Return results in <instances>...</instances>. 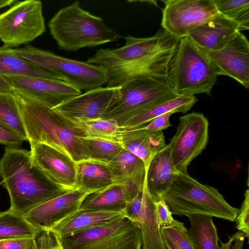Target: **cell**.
<instances>
[{
    "instance_id": "obj_1",
    "label": "cell",
    "mask_w": 249,
    "mask_h": 249,
    "mask_svg": "<svg viewBox=\"0 0 249 249\" xmlns=\"http://www.w3.org/2000/svg\"><path fill=\"white\" fill-rule=\"evenodd\" d=\"M0 184L8 191L11 210L21 214L70 191L54 184L33 161L30 151L5 147L0 160Z\"/></svg>"
},
{
    "instance_id": "obj_2",
    "label": "cell",
    "mask_w": 249,
    "mask_h": 249,
    "mask_svg": "<svg viewBox=\"0 0 249 249\" xmlns=\"http://www.w3.org/2000/svg\"><path fill=\"white\" fill-rule=\"evenodd\" d=\"M14 92L30 144H46L75 162L87 160L82 142L85 136L71 120L44 104Z\"/></svg>"
},
{
    "instance_id": "obj_3",
    "label": "cell",
    "mask_w": 249,
    "mask_h": 249,
    "mask_svg": "<svg viewBox=\"0 0 249 249\" xmlns=\"http://www.w3.org/2000/svg\"><path fill=\"white\" fill-rule=\"evenodd\" d=\"M48 26L59 49L69 52L113 42L119 37L101 18L82 8L78 1L59 10Z\"/></svg>"
},
{
    "instance_id": "obj_4",
    "label": "cell",
    "mask_w": 249,
    "mask_h": 249,
    "mask_svg": "<svg viewBox=\"0 0 249 249\" xmlns=\"http://www.w3.org/2000/svg\"><path fill=\"white\" fill-rule=\"evenodd\" d=\"M172 214H207L231 222L239 209L229 204L218 190L203 184L187 172H179L171 186L161 196Z\"/></svg>"
},
{
    "instance_id": "obj_5",
    "label": "cell",
    "mask_w": 249,
    "mask_h": 249,
    "mask_svg": "<svg viewBox=\"0 0 249 249\" xmlns=\"http://www.w3.org/2000/svg\"><path fill=\"white\" fill-rule=\"evenodd\" d=\"M218 76L207 51L188 36L179 38L169 70L170 78L178 94L211 95Z\"/></svg>"
},
{
    "instance_id": "obj_6",
    "label": "cell",
    "mask_w": 249,
    "mask_h": 249,
    "mask_svg": "<svg viewBox=\"0 0 249 249\" xmlns=\"http://www.w3.org/2000/svg\"><path fill=\"white\" fill-rule=\"evenodd\" d=\"M120 87L118 98L102 119L114 121L121 128L143 111L180 96L169 75L141 77Z\"/></svg>"
},
{
    "instance_id": "obj_7",
    "label": "cell",
    "mask_w": 249,
    "mask_h": 249,
    "mask_svg": "<svg viewBox=\"0 0 249 249\" xmlns=\"http://www.w3.org/2000/svg\"><path fill=\"white\" fill-rule=\"evenodd\" d=\"M13 50L20 57L81 90L88 91L107 83L106 70L87 61L63 57L29 44L22 48H13Z\"/></svg>"
},
{
    "instance_id": "obj_8",
    "label": "cell",
    "mask_w": 249,
    "mask_h": 249,
    "mask_svg": "<svg viewBox=\"0 0 249 249\" xmlns=\"http://www.w3.org/2000/svg\"><path fill=\"white\" fill-rule=\"evenodd\" d=\"M58 236L64 249H142L141 231L126 217L107 226Z\"/></svg>"
},
{
    "instance_id": "obj_9",
    "label": "cell",
    "mask_w": 249,
    "mask_h": 249,
    "mask_svg": "<svg viewBox=\"0 0 249 249\" xmlns=\"http://www.w3.org/2000/svg\"><path fill=\"white\" fill-rule=\"evenodd\" d=\"M46 31L42 3L18 1L0 14V40L13 48L28 44Z\"/></svg>"
},
{
    "instance_id": "obj_10",
    "label": "cell",
    "mask_w": 249,
    "mask_h": 249,
    "mask_svg": "<svg viewBox=\"0 0 249 249\" xmlns=\"http://www.w3.org/2000/svg\"><path fill=\"white\" fill-rule=\"evenodd\" d=\"M208 128V119L202 113L192 112L179 118L176 132L167 144L178 172H187L190 163L206 148Z\"/></svg>"
},
{
    "instance_id": "obj_11",
    "label": "cell",
    "mask_w": 249,
    "mask_h": 249,
    "mask_svg": "<svg viewBox=\"0 0 249 249\" xmlns=\"http://www.w3.org/2000/svg\"><path fill=\"white\" fill-rule=\"evenodd\" d=\"M173 36L160 29L149 37L124 36L125 44L118 48L100 49L87 62L104 68L107 73L134 64L146 57L168 41Z\"/></svg>"
},
{
    "instance_id": "obj_12",
    "label": "cell",
    "mask_w": 249,
    "mask_h": 249,
    "mask_svg": "<svg viewBox=\"0 0 249 249\" xmlns=\"http://www.w3.org/2000/svg\"><path fill=\"white\" fill-rule=\"evenodd\" d=\"M162 29L179 38L218 14L213 0H167L162 1Z\"/></svg>"
},
{
    "instance_id": "obj_13",
    "label": "cell",
    "mask_w": 249,
    "mask_h": 249,
    "mask_svg": "<svg viewBox=\"0 0 249 249\" xmlns=\"http://www.w3.org/2000/svg\"><path fill=\"white\" fill-rule=\"evenodd\" d=\"M15 91L54 108L82 93L81 90L59 79L22 76H3Z\"/></svg>"
},
{
    "instance_id": "obj_14",
    "label": "cell",
    "mask_w": 249,
    "mask_h": 249,
    "mask_svg": "<svg viewBox=\"0 0 249 249\" xmlns=\"http://www.w3.org/2000/svg\"><path fill=\"white\" fill-rule=\"evenodd\" d=\"M120 88L99 87L53 108L72 120L102 119L118 98Z\"/></svg>"
},
{
    "instance_id": "obj_15",
    "label": "cell",
    "mask_w": 249,
    "mask_h": 249,
    "mask_svg": "<svg viewBox=\"0 0 249 249\" xmlns=\"http://www.w3.org/2000/svg\"><path fill=\"white\" fill-rule=\"evenodd\" d=\"M33 161L60 188L76 189V162L58 149L42 143L30 144Z\"/></svg>"
},
{
    "instance_id": "obj_16",
    "label": "cell",
    "mask_w": 249,
    "mask_h": 249,
    "mask_svg": "<svg viewBox=\"0 0 249 249\" xmlns=\"http://www.w3.org/2000/svg\"><path fill=\"white\" fill-rule=\"evenodd\" d=\"M155 202L148 195L144 182V187L124 209L125 217L136 224L141 231L142 249H166Z\"/></svg>"
},
{
    "instance_id": "obj_17",
    "label": "cell",
    "mask_w": 249,
    "mask_h": 249,
    "mask_svg": "<svg viewBox=\"0 0 249 249\" xmlns=\"http://www.w3.org/2000/svg\"><path fill=\"white\" fill-rule=\"evenodd\" d=\"M218 75L229 76L249 88V43L240 31L222 49L208 52Z\"/></svg>"
},
{
    "instance_id": "obj_18",
    "label": "cell",
    "mask_w": 249,
    "mask_h": 249,
    "mask_svg": "<svg viewBox=\"0 0 249 249\" xmlns=\"http://www.w3.org/2000/svg\"><path fill=\"white\" fill-rule=\"evenodd\" d=\"M88 194L76 188L40 204L23 215L34 226L40 229H51L77 212Z\"/></svg>"
},
{
    "instance_id": "obj_19",
    "label": "cell",
    "mask_w": 249,
    "mask_h": 249,
    "mask_svg": "<svg viewBox=\"0 0 249 249\" xmlns=\"http://www.w3.org/2000/svg\"><path fill=\"white\" fill-rule=\"evenodd\" d=\"M239 32L237 24L218 13L187 36L203 49L211 52L223 49Z\"/></svg>"
},
{
    "instance_id": "obj_20",
    "label": "cell",
    "mask_w": 249,
    "mask_h": 249,
    "mask_svg": "<svg viewBox=\"0 0 249 249\" xmlns=\"http://www.w3.org/2000/svg\"><path fill=\"white\" fill-rule=\"evenodd\" d=\"M124 210H80L54 226L58 236H67L111 225L125 218Z\"/></svg>"
},
{
    "instance_id": "obj_21",
    "label": "cell",
    "mask_w": 249,
    "mask_h": 249,
    "mask_svg": "<svg viewBox=\"0 0 249 249\" xmlns=\"http://www.w3.org/2000/svg\"><path fill=\"white\" fill-rule=\"evenodd\" d=\"M179 172L166 145L152 159L146 168L145 184L148 195L156 202L171 186Z\"/></svg>"
},
{
    "instance_id": "obj_22",
    "label": "cell",
    "mask_w": 249,
    "mask_h": 249,
    "mask_svg": "<svg viewBox=\"0 0 249 249\" xmlns=\"http://www.w3.org/2000/svg\"><path fill=\"white\" fill-rule=\"evenodd\" d=\"M122 128L121 143L124 149L141 159L145 168L153 157L166 145L162 131H152L143 127Z\"/></svg>"
},
{
    "instance_id": "obj_23",
    "label": "cell",
    "mask_w": 249,
    "mask_h": 249,
    "mask_svg": "<svg viewBox=\"0 0 249 249\" xmlns=\"http://www.w3.org/2000/svg\"><path fill=\"white\" fill-rule=\"evenodd\" d=\"M113 183V178L107 164L90 160L76 162V188L90 193Z\"/></svg>"
},
{
    "instance_id": "obj_24",
    "label": "cell",
    "mask_w": 249,
    "mask_h": 249,
    "mask_svg": "<svg viewBox=\"0 0 249 249\" xmlns=\"http://www.w3.org/2000/svg\"><path fill=\"white\" fill-rule=\"evenodd\" d=\"M129 200L121 184L114 183L102 190L88 193L83 200L80 210H124Z\"/></svg>"
},
{
    "instance_id": "obj_25",
    "label": "cell",
    "mask_w": 249,
    "mask_h": 249,
    "mask_svg": "<svg viewBox=\"0 0 249 249\" xmlns=\"http://www.w3.org/2000/svg\"><path fill=\"white\" fill-rule=\"evenodd\" d=\"M197 101L195 95H180L140 113L131 119L123 128L143 127L154 118L170 112L186 113Z\"/></svg>"
},
{
    "instance_id": "obj_26",
    "label": "cell",
    "mask_w": 249,
    "mask_h": 249,
    "mask_svg": "<svg viewBox=\"0 0 249 249\" xmlns=\"http://www.w3.org/2000/svg\"><path fill=\"white\" fill-rule=\"evenodd\" d=\"M0 75L58 79L41 67L16 54L11 48L0 47Z\"/></svg>"
},
{
    "instance_id": "obj_27",
    "label": "cell",
    "mask_w": 249,
    "mask_h": 249,
    "mask_svg": "<svg viewBox=\"0 0 249 249\" xmlns=\"http://www.w3.org/2000/svg\"><path fill=\"white\" fill-rule=\"evenodd\" d=\"M190 222L188 234L195 249H219L217 229L213 216L195 214L187 216Z\"/></svg>"
},
{
    "instance_id": "obj_28",
    "label": "cell",
    "mask_w": 249,
    "mask_h": 249,
    "mask_svg": "<svg viewBox=\"0 0 249 249\" xmlns=\"http://www.w3.org/2000/svg\"><path fill=\"white\" fill-rule=\"evenodd\" d=\"M107 164L114 183L129 178L145 176L146 168L143 161L124 148Z\"/></svg>"
},
{
    "instance_id": "obj_29",
    "label": "cell",
    "mask_w": 249,
    "mask_h": 249,
    "mask_svg": "<svg viewBox=\"0 0 249 249\" xmlns=\"http://www.w3.org/2000/svg\"><path fill=\"white\" fill-rule=\"evenodd\" d=\"M39 230L29 223L23 214L10 209L0 212V240L16 237H33Z\"/></svg>"
},
{
    "instance_id": "obj_30",
    "label": "cell",
    "mask_w": 249,
    "mask_h": 249,
    "mask_svg": "<svg viewBox=\"0 0 249 249\" xmlns=\"http://www.w3.org/2000/svg\"><path fill=\"white\" fill-rule=\"evenodd\" d=\"M71 120L81 130L85 138L120 142L122 128L114 121L103 119Z\"/></svg>"
},
{
    "instance_id": "obj_31",
    "label": "cell",
    "mask_w": 249,
    "mask_h": 249,
    "mask_svg": "<svg viewBox=\"0 0 249 249\" xmlns=\"http://www.w3.org/2000/svg\"><path fill=\"white\" fill-rule=\"evenodd\" d=\"M0 121L12 128L24 141H28L14 91L0 92Z\"/></svg>"
},
{
    "instance_id": "obj_32",
    "label": "cell",
    "mask_w": 249,
    "mask_h": 249,
    "mask_svg": "<svg viewBox=\"0 0 249 249\" xmlns=\"http://www.w3.org/2000/svg\"><path fill=\"white\" fill-rule=\"evenodd\" d=\"M82 142L87 160L108 164L123 149L120 142L83 138Z\"/></svg>"
},
{
    "instance_id": "obj_33",
    "label": "cell",
    "mask_w": 249,
    "mask_h": 249,
    "mask_svg": "<svg viewBox=\"0 0 249 249\" xmlns=\"http://www.w3.org/2000/svg\"><path fill=\"white\" fill-rule=\"evenodd\" d=\"M213 0L218 13L237 24L240 31L249 29V0Z\"/></svg>"
},
{
    "instance_id": "obj_34",
    "label": "cell",
    "mask_w": 249,
    "mask_h": 249,
    "mask_svg": "<svg viewBox=\"0 0 249 249\" xmlns=\"http://www.w3.org/2000/svg\"><path fill=\"white\" fill-rule=\"evenodd\" d=\"M160 233L166 249H195L182 222L174 219L169 226L160 227Z\"/></svg>"
},
{
    "instance_id": "obj_35",
    "label": "cell",
    "mask_w": 249,
    "mask_h": 249,
    "mask_svg": "<svg viewBox=\"0 0 249 249\" xmlns=\"http://www.w3.org/2000/svg\"><path fill=\"white\" fill-rule=\"evenodd\" d=\"M31 249H64L57 235L51 229H40L33 237Z\"/></svg>"
},
{
    "instance_id": "obj_36",
    "label": "cell",
    "mask_w": 249,
    "mask_h": 249,
    "mask_svg": "<svg viewBox=\"0 0 249 249\" xmlns=\"http://www.w3.org/2000/svg\"><path fill=\"white\" fill-rule=\"evenodd\" d=\"M236 228L243 232L245 237H249V189L248 188L244 193V199L236 218Z\"/></svg>"
},
{
    "instance_id": "obj_37",
    "label": "cell",
    "mask_w": 249,
    "mask_h": 249,
    "mask_svg": "<svg viewBox=\"0 0 249 249\" xmlns=\"http://www.w3.org/2000/svg\"><path fill=\"white\" fill-rule=\"evenodd\" d=\"M23 141L12 128L0 121V143L7 147L19 148Z\"/></svg>"
},
{
    "instance_id": "obj_38",
    "label": "cell",
    "mask_w": 249,
    "mask_h": 249,
    "mask_svg": "<svg viewBox=\"0 0 249 249\" xmlns=\"http://www.w3.org/2000/svg\"><path fill=\"white\" fill-rule=\"evenodd\" d=\"M33 237H16L0 240V249H31Z\"/></svg>"
},
{
    "instance_id": "obj_39",
    "label": "cell",
    "mask_w": 249,
    "mask_h": 249,
    "mask_svg": "<svg viewBox=\"0 0 249 249\" xmlns=\"http://www.w3.org/2000/svg\"><path fill=\"white\" fill-rule=\"evenodd\" d=\"M155 203L160 227H167L171 225L173 222L174 219L165 202L160 198L156 201Z\"/></svg>"
},
{
    "instance_id": "obj_40",
    "label": "cell",
    "mask_w": 249,
    "mask_h": 249,
    "mask_svg": "<svg viewBox=\"0 0 249 249\" xmlns=\"http://www.w3.org/2000/svg\"><path fill=\"white\" fill-rule=\"evenodd\" d=\"M173 113H168L158 116L151 120L143 127L152 131H162L171 126L169 118Z\"/></svg>"
},
{
    "instance_id": "obj_41",
    "label": "cell",
    "mask_w": 249,
    "mask_h": 249,
    "mask_svg": "<svg viewBox=\"0 0 249 249\" xmlns=\"http://www.w3.org/2000/svg\"><path fill=\"white\" fill-rule=\"evenodd\" d=\"M245 237L243 232L238 231L229 237L227 242L220 241L219 249H242Z\"/></svg>"
},
{
    "instance_id": "obj_42",
    "label": "cell",
    "mask_w": 249,
    "mask_h": 249,
    "mask_svg": "<svg viewBox=\"0 0 249 249\" xmlns=\"http://www.w3.org/2000/svg\"><path fill=\"white\" fill-rule=\"evenodd\" d=\"M14 91V89L10 83L3 76L0 75V92Z\"/></svg>"
},
{
    "instance_id": "obj_43",
    "label": "cell",
    "mask_w": 249,
    "mask_h": 249,
    "mask_svg": "<svg viewBox=\"0 0 249 249\" xmlns=\"http://www.w3.org/2000/svg\"><path fill=\"white\" fill-rule=\"evenodd\" d=\"M18 1L17 0H0V9L13 5Z\"/></svg>"
}]
</instances>
